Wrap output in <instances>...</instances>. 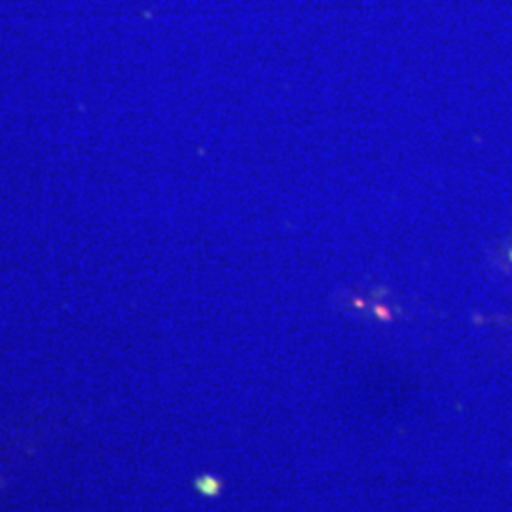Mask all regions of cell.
Returning <instances> with one entry per match:
<instances>
[{
    "label": "cell",
    "instance_id": "obj_1",
    "mask_svg": "<svg viewBox=\"0 0 512 512\" xmlns=\"http://www.w3.org/2000/svg\"><path fill=\"white\" fill-rule=\"evenodd\" d=\"M198 488H200L205 495H215L219 492V482L213 480V478H209V476H205V478H202V480L198 482Z\"/></svg>",
    "mask_w": 512,
    "mask_h": 512
}]
</instances>
